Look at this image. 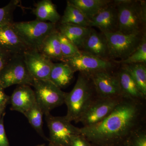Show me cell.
<instances>
[{"label":"cell","mask_w":146,"mask_h":146,"mask_svg":"<svg viewBox=\"0 0 146 146\" xmlns=\"http://www.w3.org/2000/svg\"><path fill=\"white\" fill-rule=\"evenodd\" d=\"M36 101L44 114L65 103L67 93L63 92L50 80L33 79Z\"/></svg>","instance_id":"cell-6"},{"label":"cell","mask_w":146,"mask_h":146,"mask_svg":"<svg viewBox=\"0 0 146 146\" xmlns=\"http://www.w3.org/2000/svg\"><path fill=\"white\" fill-rule=\"evenodd\" d=\"M123 145L124 146H131L130 145V144L129 143L128 141H126L125 143Z\"/></svg>","instance_id":"cell-36"},{"label":"cell","mask_w":146,"mask_h":146,"mask_svg":"<svg viewBox=\"0 0 146 146\" xmlns=\"http://www.w3.org/2000/svg\"><path fill=\"white\" fill-rule=\"evenodd\" d=\"M24 62L33 79H49L54 63L36 50H29L23 55Z\"/></svg>","instance_id":"cell-12"},{"label":"cell","mask_w":146,"mask_h":146,"mask_svg":"<svg viewBox=\"0 0 146 146\" xmlns=\"http://www.w3.org/2000/svg\"><path fill=\"white\" fill-rule=\"evenodd\" d=\"M131 146H146V132L143 127L136 131L127 140Z\"/></svg>","instance_id":"cell-29"},{"label":"cell","mask_w":146,"mask_h":146,"mask_svg":"<svg viewBox=\"0 0 146 146\" xmlns=\"http://www.w3.org/2000/svg\"><path fill=\"white\" fill-rule=\"evenodd\" d=\"M11 110L24 114L36 103L34 90L27 85H18L10 97Z\"/></svg>","instance_id":"cell-16"},{"label":"cell","mask_w":146,"mask_h":146,"mask_svg":"<svg viewBox=\"0 0 146 146\" xmlns=\"http://www.w3.org/2000/svg\"><path fill=\"white\" fill-rule=\"evenodd\" d=\"M5 114V112L0 119V146H10L4 125V119Z\"/></svg>","instance_id":"cell-30"},{"label":"cell","mask_w":146,"mask_h":146,"mask_svg":"<svg viewBox=\"0 0 146 146\" xmlns=\"http://www.w3.org/2000/svg\"><path fill=\"white\" fill-rule=\"evenodd\" d=\"M89 25L98 28L103 33L118 31V12L114 1L90 20Z\"/></svg>","instance_id":"cell-14"},{"label":"cell","mask_w":146,"mask_h":146,"mask_svg":"<svg viewBox=\"0 0 146 146\" xmlns=\"http://www.w3.org/2000/svg\"><path fill=\"white\" fill-rule=\"evenodd\" d=\"M123 97L98 98L88 108L80 119L83 127H88L98 123L111 113Z\"/></svg>","instance_id":"cell-10"},{"label":"cell","mask_w":146,"mask_h":146,"mask_svg":"<svg viewBox=\"0 0 146 146\" xmlns=\"http://www.w3.org/2000/svg\"><path fill=\"white\" fill-rule=\"evenodd\" d=\"M74 73L72 68L64 62L54 63L49 80L61 89L71 83Z\"/></svg>","instance_id":"cell-20"},{"label":"cell","mask_w":146,"mask_h":146,"mask_svg":"<svg viewBox=\"0 0 146 146\" xmlns=\"http://www.w3.org/2000/svg\"><path fill=\"white\" fill-rule=\"evenodd\" d=\"M80 51L103 60H110L105 36L102 32H98L92 28Z\"/></svg>","instance_id":"cell-15"},{"label":"cell","mask_w":146,"mask_h":146,"mask_svg":"<svg viewBox=\"0 0 146 146\" xmlns=\"http://www.w3.org/2000/svg\"><path fill=\"white\" fill-rule=\"evenodd\" d=\"M60 24H70L90 27V21L82 12L72 4L67 1L64 14L60 20Z\"/></svg>","instance_id":"cell-23"},{"label":"cell","mask_w":146,"mask_h":146,"mask_svg":"<svg viewBox=\"0 0 146 146\" xmlns=\"http://www.w3.org/2000/svg\"><path fill=\"white\" fill-rule=\"evenodd\" d=\"M123 98L135 100L145 101L146 97L127 71L121 67L117 74Z\"/></svg>","instance_id":"cell-17"},{"label":"cell","mask_w":146,"mask_h":146,"mask_svg":"<svg viewBox=\"0 0 146 146\" xmlns=\"http://www.w3.org/2000/svg\"><path fill=\"white\" fill-rule=\"evenodd\" d=\"M39 51L50 60L62 62L63 57L60 50L59 32L57 29L47 36Z\"/></svg>","instance_id":"cell-21"},{"label":"cell","mask_w":146,"mask_h":146,"mask_svg":"<svg viewBox=\"0 0 146 146\" xmlns=\"http://www.w3.org/2000/svg\"><path fill=\"white\" fill-rule=\"evenodd\" d=\"M10 100V96L5 94L4 89L0 86V108L5 109L6 106Z\"/></svg>","instance_id":"cell-32"},{"label":"cell","mask_w":146,"mask_h":146,"mask_svg":"<svg viewBox=\"0 0 146 146\" xmlns=\"http://www.w3.org/2000/svg\"><path fill=\"white\" fill-rule=\"evenodd\" d=\"M48 146H63L60 145H57V144L54 143H52V142H49V144Z\"/></svg>","instance_id":"cell-35"},{"label":"cell","mask_w":146,"mask_h":146,"mask_svg":"<svg viewBox=\"0 0 146 146\" xmlns=\"http://www.w3.org/2000/svg\"><path fill=\"white\" fill-rule=\"evenodd\" d=\"M114 1L118 12V31L125 34L145 32V1L117 0Z\"/></svg>","instance_id":"cell-3"},{"label":"cell","mask_w":146,"mask_h":146,"mask_svg":"<svg viewBox=\"0 0 146 146\" xmlns=\"http://www.w3.org/2000/svg\"><path fill=\"white\" fill-rule=\"evenodd\" d=\"M70 146H91V145L85 137L81 134L72 139Z\"/></svg>","instance_id":"cell-31"},{"label":"cell","mask_w":146,"mask_h":146,"mask_svg":"<svg viewBox=\"0 0 146 146\" xmlns=\"http://www.w3.org/2000/svg\"><path fill=\"white\" fill-rule=\"evenodd\" d=\"M45 115L49 130V142L60 145L70 146L72 139L81 135L80 129L73 125L65 116L54 117L50 113Z\"/></svg>","instance_id":"cell-7"},{"label":"cell","mask_w":146,"mask_h":146,"mask_svg":"<svg viewBox=\"0 0 146 146\" xmlns=\"http://www.w3.org/2000/svg\"><path fill=\"white\" fill-rule=\"evenodd\" d=\"M33 12L37 20L55 25L60 21L61 18L55 5L50 0L39 1Z\"/></svg>","instance_id":"cell-19"},{"label":"cell","mask_w":146,"mask_h":146,"mask_svg":"<svg viewBox=\"0 0 146 146\" xmlns=\"http://www.w3.org/2000/svg\"><path fill=\"white\" fill-rule=\"evenodd\" d=\"M33 79L29 73L23 56L11 58L0 73V86L3 89L12 85L32 86Z\"/></svg>","instance_id":"cell-8"},{"label":"cell","mask_w":146,"mask_h":146,"mask_svg":"<svg viewBox=\"0 0 146 146\" xmlns=\"http://www.w3.org/2000/svg\"><path fill=\"white\" fill-rule=\"evenodd\" d=\"M91 146H95L93 145H91Z\"/></svg>","instance_id":"cell-38"},{"label":"cell","mask_w":146,"mask_h":146,"mask_svg":"<svg viewBox=\"0 0 146 146\" xmlns=\"http://www.w3.org/2000/svg\"><path fill=\"white\" fill-rule=\"evenodd\" d=\"M20 1L12 0L4 7L0 8V27L13 24V13Z\"/></svg>","instance_id":"cell-27"},{"label":"cell","mask_w":146,"mask_h":146,"mask_svg":"<svg viewBox=\"0 0 146 146\" xmlns=\"http://www.w3.org/2000/svg\"><path fill=\"white\" fill-rule=\"evenodd\" d=\"M112 0H69L90 21L113 2Z\"/></svg>","instance_id":"cell-22"},{"label":"cell","mask_w":146,"mask_h":146,"mask_svg":"<svg viewBox=\"0 0 146 146\" xmlns=\"http://www.w3.org/2000/svg\"><path fill=\"white\" fill-rule=\"evenodd\" d=\"M36 146H45L44 144H42V145H39Z\"/></svg>","instance_id":"cell-37"},{"label":"cell","mask_w":146,"mask_h":146,"mask_svg":"<svg viewBox=\"0 0 146 146\" xmlns=\"http://www.w3.org/2000/svg\"><path fill=\"white\" fill-rule=\"evenodd\" d=\"M62 62L68 64L74 72L90 74L105 70H110L115 66L112 62L103 60L84 52L72 57L63 58Z\"/></svg>","instance_id":"cell-9"},{"label":"cell","mask_w":146,"mask_h":146,"mask_svg":"<svg viewBox=\"0 0 146 146\" xmlns=\"http://www.w3.org/2000/svg\"><path fill=\"white\" fill-rule=\"evenodd\" d=\"M29 50L16 32L13 24L0 27V51L13 57L23 56Z\"/></svg>","instance_id":"cell-13"},{"label":"cell","mask_w":146,"mask_h":146,"mask_svg":"<svg viewBox=\"0 0 146 146\" xmlns=\"http://www.w3.org/2000/svg\"><path fill=\"white\" fill-rule=\"evenodd\" d=\"M44 113L39 105L36 102L29 110L24 113L29 123L37 133L45 140L49 139L45 136L43 130V115Z\"/></svg>","instance_id":"cell-25"},{"label":"cell","mask_w":146,"mask_h":146,"mask_svg":"<svg viewBox=\"0 0 146 146\" xmlns=\"http://www.w3.org/2000/svg\"><path fill=\"white\" fill-rule=\"evenodd\" d=\"M91 28L70 24H60L58 31L80 50L89 36Z\"/></svg>","instance_id":"cell-18"},{"label":"cell","mask_w":146,"mask_h":146,"mask_svg":"<svg viewBox=\"0 0 146 146\" xmlns=\"http://www.w3.org/2000/svg\"><path fill=\"white\" fill-rule=\"evenodd\" d=\"M59 38H60V50H61V54L63 56V59L72 57L80 53V51L78 48L64 35L60 34V33H59Z\"/></svg>","instance_id":"cell-28"},{"label":"cell","mask_w":146,"mask_h":146,"mask_svg":"<svg viewBox=\"0 0 146 146\" xmlns=\"http://www.w3.org/2000/svg\"><path fill=\"white\" fill-rule=\"evenodd\" d=\"M144 101L123 98L103 120L80 128L81 135L95 146L123 145L133 133L143 127Z\"/></svg>","instance_id":"cell-1"},{"label":"cell","mask_w":146,"mask_h":146,"mask_svg":"<svg viewBox=\"0 0 146 146\" xmlns=\"http://www.w3.org/2000/svg\"><path fill=\"white\" fill-rule=\"evenodd\" d=\"M13 26L29 48L38 51L47 36L57 29L55 24L37 19L14 23Z\"/></svg>","instance_id":"cell-4"},{"label":"cell","mask_w":146,"mask_h":146,"mask_svg":"<svg viewBox=\"0 0 146 146\" xmlns=\"http://www.w3.org/2000/svg\"><path fill=\"white\" fill-rule=\"evenodd\" d=\"M131 76L141 93L146 97V65L144 63L122 65Z\"/></svg>","instance_id":"cell-24"},{"label":"cell","mask_w":146,"mask_h":146,"mask_svg":"<svg viewBox=\"0 0 146 146\" xmlns=\"http://www.w3.org/2000/svg\"><path fill=\"white\" fill-rule=\"evenodd\" d=\"M5 109H3V108H0V119H1V118L3 114L5 112Z\"/></svg>","instance_id":"cell-34"},{"label":"cell","mask_w":146,"mask_h":146,"mask_svg":"<svg viewBox=\"0 0 146 146\" xmlns=\"http://www.w3.org/2000/svg\"><path fill=\"white\" fill-rule=\"evenodd\" d=\"M88 75L99 98L123 97L117 75L113 74L110 70L99 71Z\"/></svg>","instance_id":"cell-11"},{"label":"cell","mask_w":146,"mask_h":146,"mask_svg":"<svg viewBox=\"0 0 146 146\" xmlns=\"http://www.w3.org/2000/svg\"><path fill=\"white\" fill-rule=\"evenodd\" d=\"M103 33L107 41L110 59L113 61L128 57L138 48L146 35L145 32L125 34L116 31Z\"/></svg>","instance_id":"cell-5"},{"label":"cell","mask_w":146,"mask_h":146,"mask_svg":"<svg viewBox=\"0 0 146 146\" xmlns=\"http://www.w3.org/2000/svg\"><path fill=\"white\" fill-rule=\"evenodd\" d=\"M11 58L0 51V73L5 68Z\"/></svg>","instance_id":"cell-33"},{"label":"cell","mask_w":146,"mask_h":146,"mask_svg":"<svg viewBox=\"0 0 146 146\" xmlns=\"http://www.w3.org/2000/svg\"><path fill=\"white\" fill-rule=\"evenodd\" d=\"M114 63L121 65H130L146 63V36L145 35L140 46L128 57L124 60H113Z\"/></svg>","instance_id":"cell-26"},{"label":"cell","mask_w":146,"mask_h":146,"mask_svg":"<svg viewBox=\"0 0 146 146\" xmlns=\"http://www.w3.org/2000/svg\"><path fill=\"white\" fill-rule=\"evenodd\" d=\"M98 98L89 75L80 73L74 88L65 97L68 108L65 117L70 122H80L88 108Z\"/></svg>","instance_id":"cell-2"}]
</instances>
